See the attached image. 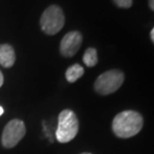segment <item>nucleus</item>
I'll return each instance as SVG.
<instances>
[{
	"label": "nucleus",
	"mask_w": 154,
	"mask_h": 154,
	"mask_svg": "<svg viewBox=\"0 0 154 154\" xmlns=\"http://www.w3.org/2000/svg\"><path fill=\"white\" fill-rule=\"evenodd\" d=\"M143 126V117L134 110H124L112 120V130L119 138H129L139 133Z\"/></svg>",
	"instance_id": "1"
},
{
	"label": "nucleus",
	"mask_w": 154,
	"mask_h": 154,
	"mask_svg": "<svg viewBox=\"0 0 154 154\" xmlns=\"http://www.w3.org/2000/svg\"><path fill=\"white\" fill-rule=\"evenodd\" d=\"M79 131V120L76 113L71 109L61 111L58 119V127L56 131L57 140L67 143L73 140Z\"/></svg>",
	"instance_id": "2"
},
{
	"label": "nucleus",
	"mask_w": 154,
	"mask_h": 154,
	"mask_svg": "<svg viewBox=\"0 0 154 154\" xmlns=\"http://www.w3.org/2000/svg\"><path fill=\"white\" fill-rule=\"evenodd\" d=\"M40 25L42 30L47 35L59 33L65 25V15L60 6H49L41 16Z\"/></svg>",
	"instance_id": "3"
},
{
	"label": "nucleus",
	"mask_w": 154,
	"mask_h": 154,
	"mask_svg": "<svg viewBox=\"0 0 154 154\" xmlns=\"http://www.w3.org/2000/svg\"><path fill=\"white\" fill-rule=\"evenodd\" d=\"M124 74L119 70H110L100 75L94 82V91L103 96L116 91L122 86Z\"/></svg>",
	"instance_id": "4"
},
{
	"label": "nucleus",
	"mask_w": 154,
	"mask_h": 154,
	"mask_svg": "<svg viewBox=\"0 0 154 154\" xmlns=\"http://www.w3.org/2000/svg\"><path fill=\"white\" fill-rule=\"evenodd\" d=\"M26 133L25 123L20 119H12L6 124L2 132L1 142L5 148H12L24 137Z\"/></svg>",
	"instance_id": "5"
},
{
	"label": "nucleus",
	"mask_w": 154,
	"mask_h": 154,
	"mask_svg": "<svg viewBox=\"0 0 154 154\" xmlns=\"http://www.w3.org/2000/svg\"><path fill=\"white\" fill-rule=\"evenodd\" d=\"M83 43V36L78 31L69 32L64 36L60 44L61 54L66 58L73 57L77 54Z\"/></svg>",
	"instance_id": "6"
},
{
	"label": "nucleus",
	"mask_w": 154,
	"mask_h": 154,
	"mask_svg": "<svg viewBox=\"0 0 154 154\" xmlns=\"http://www.w3.org/2000/svg\"><path fill=\"white\" fill-rule=\"evenodd\" d=\"M15 51L11 45H0V65L4 68H11L15 63Z\"/></svg>",
	"instance_id": "7"
},
{
	"label": "nucleus",
	"mask_w": 154,
	"mask_h": 154,
	"mask_svg": "<svg viewBox=\"0 0 154 154\" xmlns=\"http://www.w3.org/2000/svg\"><path fill=\"white\" fill-rule=\"evenodd\" d=\"M84 68L79 64H75L73 66L69 67L66 72V79L69 83H75L84 75Z\"/></svg>",
	"instance_id": "8"
},
{
	"label": "nucleus",
	"mask_w": 154,
	"mask_h": 154,
	"mask_svg": "<svg viewBox=\"0 0 154 154\" xmlns=\"http://www.w3.org/2000/svg\"><path fill=\"white\" fill-rule=\"evenodd\" d=\"M83 61L87 67H94L97 64V52L94 48H88L86 50Z\"/></svg>",
	"instance_id": "9"
},
{
	"label": "nucleus",
	"mask_w": 154,
	"mask_h": 154,
	"mask_svg": "<svg viewBox=\"0 0 154 154\" xmlns=\"http://www.w3.org/2000/svg\"><path fill=\"white\" fill-rule=\"evenodd\" d=\"M112 1L120 8H129L132 5V0H112Z\"/></svg>",
	"instance_id": "10"
},
{
	"label": "nucleus",
	"mask_w": 154,
	"mask_h": 154,
	"mask_svg": "<svg viewBox=\"0 0 154 154\" xmlns=\"http://www.w3.org/2000/svg\"><path fill=\"white\" fill-rule=\"evenodd\" d=\"M148 4L149 7L152 11H154V0H148Z\"/></svg>",
	"instance_id": "11"
},
{
	"label": "nucleus",
	"mask_w": 154,
	"mask_h": 154,
	"mask_svg": "<svg viewBox=\"0 0 154 154\" xmlns=\"http://www.w3.org/2000/svg\"><path fill=\"white\" fill-rule=\"evenodd\" d=\"M3 82H4V78H3V75H2V73H1V71H0V88L2 87Z\"/></svg>",
	"instance_id": "12"
},
{
	"label": "nucleus",
	"mask_w": 154,
	"mask_h": 154,
	"mask_svg": "<svg viewBox=\"0 0 154 154\" xmlns=\"http://www.w3.org/2000/svg\"><path fill=\"white\" fill-rule=\"evenodd\" d=\"M150 38H151L152 42H153V43H154V27L152 28L151 32H150Z\"/></svg>",
	"instance_id": "13"
},
{
	"label": "nucleus",
	"mask_w": 154,
	"mask_h": 154,
	"mask_svg": "<svg viewBox=\"0 0 154 154\" xmlns=\"http://www.w3.org/2000/svg\"><path fill=\"white\" fill-rule=\"evenodd\" d=\"M3 112H4V109H3L2 106H0V116H2Z\"/></svg>",
	"instance_id": "14"
},
{
	"label": "nucleus",
	"mask_w": 154,
	"mask_h": 154,
	"mask_svg": "<svg viewBox=\"0 0 154 154\" xmlns=\"http://www.w3.org/2000/svg\"><path fill=\"white\" fill-rule=\"evenodd\" d=\"M81 154H91V153H88V152H85V153H81Z\"/></svg>",
	"instance_id": "15"
}]
</instances>
